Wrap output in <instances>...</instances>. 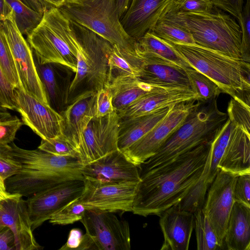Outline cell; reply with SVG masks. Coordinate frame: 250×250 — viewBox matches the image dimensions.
Returning <instances> with one entry per match:
<instances>
[{
	"mask_svg": "<svg viewBox=\"0 0 250 250\" xmlns=\"http://www.w3.org/2000/svg\"><path fill=\"white\" fill-rule=\"evenodd\" d=\"M211 142L198 145L165 165L141 173L132 212L144 217L159 216L180 203L202 176Z\"/></svg>",
	"mask_w": 250,
	"mask_h": 250,
	"instance_id": "6da1fadb",
	"label": "cell"
},
{
	"mask_svg": "<svg viewBox=\"0 0 250 250\" xmlns=\"http://www.w3.org/2000/svg\"><path fill=\"white\" fill-rule=\"evenodd\" d=\"M6 146L21 165L18 174L5 181L6 191L10 193L28 198L82 175L80 171L83 165L77 157L57 155L38 148L25 149L13 142Z\"/></svg>",
	"mask_w": 250,
	"mask_h": 250,
	"instance_id": "7a4b0ae2",
	"label": "cell"
},
{
	"mask_svg": "<svg viewBox=\"0 0 250 250\" xmlns=\"http://www.w3.org/2000/svg\"><path fill=\"white\" fill-rule=\"evenodd\" d=\"M228 119V114L218 109L217 99L198 100L183 124L139 166L140 174L165 165L198 145L211 142Z\"/></svg>",
	"mask_w": 250,
	"mask_h": 250,
	"instance_id": "3957f363",
	"label": "cell"
},
{
	"mask_svg": "<svg viewBox=\"0 0 250 250\" xmlns=\"http://www.w3.org/2000/svg\"><path fill=\"white\" fill-rule=\"evenodd\" d=\"M193 68L205 74L222 92L250 104V63L196 44L167 42Z\"/></svg>",
	"mask_w": 250,
	"mask_h": 250,
	"instance_id": "277c9868",
	"label": "cell"
},
{
	"mask_svg": "<svg viewBox=\"0 0 250 250\" xmlns=\"http://www.w3.org/2000/svg\"><path fill=\"white\" fill-rule=\"evenodd\" d=\"M75 38L70 21L55 7L43 13L40 22L27 36L33 55L40 64H59L75 73Z\"/></svg>",
	"mask_w": 250,
	"mask_h": 250,
	"instance_id": "5b68a950",
	"label": "cell"
},
{
	"mask_svg": "<svg viewBox=\"0 0 250 250\" xmlns=\"http://www.w3.org/2000/svg\"><path fill=\"white\" fill-rule=\"evenodd\" d=\"M169 13L186 27L196 44L241 59L240 26L221 9L215 6L207 13Z\"/></svg>",
	"mask_w": 250,
	"mask_h": 250,
	"instance_id": "8992f818",
	"label": "cell"
},
{
	"mask_svg": "<svg viewBox=\"0 0 250 250\" xmlns=\"http://www.w3.org/2000/svg\"><path fill=\"white\" fill-rule=\"evenodd\" d=\"M71 22L83 26L112 44L134 50L136 41L125 31L116 0H69L59 7Z\"/></svg>",
	"mask_w": 250,
	"mask_h": 250,
	"instance_id": "52a82bcc",
	"label": "cell"
},
{
	"mask_svg": "<svg viewBox=\"0 0 250 250\" xmlns=\"http://www.w3.org/2000/svg\"><path fill=\"white\" fill-rule=\"evenodd\" d=\"M113 212L86 209L80 220L92 245V250H129L128 223L119 219Z\"/></svg>",
	"mask_w": 250,
	"mask_h": 250,
	"instance_id": "ba28073f",
	"label": "cell"
},
{
	"mask_svg": "<svg viewBox=\"0 0 250 250\" xmlns=\"http://www.w3.org/2000/svg\"><path fill=\"white\" fill-rule=\"evenodd\" d=\"M22 88L41 102L49 104L43 85L38 73L33 50L15 23L13 12L1 22Z\"/></svg>",
	"mask_w": 250,
	"mask_h": 250,
	"instance_id": "9c48e42d",
	"label": "cell"
},
{
	"mask_svg": "<svg viewBox=\"0 0 250 250\" xmlns=\"http://www.w3.org/2000/svg\"><path fill=\"white\" fill-rule=\"evenodd\" d=\"M198 100L173 106L166 117L145 136L123 151L133 164L139 166L154 155L166 140L184 123Z\"/></svg>",
	"mask_w": 250,
	"mask_h": 250,
	"instance_id": "30bf717a",
	"label": "cell"
},
{
	"mask_svg": "<svg viewBox=\"0 0 250 250\" xmlns=\"http://www.w3.org/2000/svg\"><path fill=\"white\" fill-rule=\"evenodd\" d=\"M120 117L115 110L101 117H94L83 131L77 150L84 166L118 149Z\"/></svg>",
	"mask_w": 250,
	"mask_h": 250,
	"instance_id": "8fae6325",
	"label": "cell"
},
{
	"mask_svg": "<svg viewBox=\"0 0 250 250\" xmlns=\"http://www.w3.org/2000/svg\"><path fill=\"white\" fill-rule=\"evenodd\" d=\"M14 97L16 110L20 114L23 124L42 139L53 138L63 133V116L49 104L41 102L22 86L14 88Z\"/></svg>",
	"mask_w": 250,
	"mask_h": 250,
	"instance_id": "7c38bea8",
	"label": "cell"
},
{
	"mask_svg": "<svg viewBox=\"0 0 250 250\" xmlns=\"http://www.w3.org/2000/svg\"><path fill=\"white\" fill-rule=\"evenodd\" d=\"M84 181V188L79 199L86 209L132 212L138 182L109 184L85 179Z\"/></svg>",
	"mask_w": 250,
	"mask_h": 250,
	"instance_id": "4fadbf2b",
	"label": "cell"
},
{
	"mask_svg": "<svg viewBox=\"0 0 250 250\" xmlns=\"http://www.w3.org/2000/svg\"><path fill=\"white\" fill-rule=\"evenodd\" d=\"M126 56L140 81L155 86L191 88L185 70L180 66L135 49V51L128 52Z\"/></svg>",
	"mask_w": 250,
	"mask_h": 250,
	"instance_id": "5bb4252c",
	"label": "cell"
},
{
	"mask_svg": "<svg viewBox=\"0 0 250 250\" xmlns=\"http://www.w3.org/2000/svg\"><path fill=\"white\" fill-rule=\"evenodd\" d=\"M84 186V179L67 180L27 198L26 202L32 230L70 202L79 198Z\"/></svg>",
	"mask_w": 250,
	"mask_h": 250,
	"instance_id": "9a60e30c",
	"label": "cell"
},
{
	"mask_svg": "<svg viewBox=\"0 0 250 250\" xmlns=\"http://www.w3.org/2000/svg\"><path fill=\"white\" fill-rule=\"evenodd\" d=\"M235 176L219 169L209 186L202 208L223 249L229 214L234 202L232 191Z\"/></svg>",
	"mask_w": 250,
	"mask_h": 250,
	"instance_id": "2e32d148",
	"label": "cell"
},
{
	"mask_svg": "<svg viewBox=\"0 0 250 250\" xmlns=\"http://www.w3.org/2000/svg\"><path fill=\"white\" fill-rule=\"evenodd\" d=\"M76 36L85 50L89 62L87 79L89 90L104 87L108 74V61L113 44L93 31L70 21Z\"/></svg>",
	"mask_w": 250,
	"mask_h": 250,
	"instance_id": "e0dca14e",
	"label": "cell"
},
{
	"mask_svg": "<svg viewBox=\"0 0 250 250\" xmlns=\"http://www.w3.org/2000/svg\"><path fill=\"white\" fill-rule=\"evenodd\" d=\"M21 195L10 193L0 199V227H7L13 232L16 250L42 249L36 241L26 200Z\"/></svg>",
	"mask_w": 250,
	"mask_h": 250,
	"instance_id": "ac0fdd59",
	"label": "cell"
},
{
	"mask_svg": "<svg viewBox=\"0 0 250 250\" xmlns=\"http://www.w3.org/2000/svg\"><path fill=\"white\" fill-rule=\"evenodd\" d=\"M139 167L117 149L83 166L80 173L84 179L103 183L139 182Z\"/></svg>",
	"mask_w": 250,
	"mask_h": 250,
	"instance_id": "d6986e66",
	"label": "cell"
},
{
	"mask_svg": "<svg viewBox=\"0 0 250 250\" xmlns=\"http://www.w3.org/2000/svg\"><path fill=\"white\" fill-rule=\"evenodd\" d=\"M192 100H199V97L191 88L159 87L117 113L120 119L134 118Z\"/></svg>",
	"mask_w": 250,
	"mask_h": 250,
	"instance_id": "ffe728a7",
	"label": "cell"
},
{
	"mask_svg": "<svg viewBox=\"0 0 250 250\" xmlns=\"http://www.w3.org/2000/svg\"><path fill=\"white\" fill-rule=\"evenodd\" d=\"M159 217L164 237L161 250H188L194 229L193 213L181 209L177 204Z\"/></svg>",
	"mask_w": 250,
	"mask_h": 250,
	"instance_id": "44dd1931",
	"label": "cell"
},
{
	"mask_svg": "<svg viewBox=\"0 0 250 250\" xmlns=\"http://www.w3.org/2000/svg\"><path fill=\"white\" fill-rule=\"evenodd\" d=\"M96 99V92L87 89L77 96L61 113L64 119L63 134L76 151L83 131L95 116Z\"/></svg>",
	"mask_w": 250,
	"mask_h": 250,
	"instance_id": "7402d4cb",
	"label": "cell"
},
{
	"mask_svg": "<svg viewBox=\"0 0 250 250\" xmlns=\"http://www.w3.org/2000/svg\"><path fill=\"white\" fill-rule=\"evenodd\" d=\"M170 0H130L121 19L125 32L135 41L151 29Z\"/></svg>",
	"mask_w": 250,
	"mask_h": 250,
	"instance_id": "603a6c76",
	"label": "cell"
},
{
	"mask_svg": "<svg viewBox=\"0 0 250 250\" xmlns=\"http://www.w3.org/2000/svg\"><path fill=\"white\" fill-rule=\"evenodd\" d=\"M218 168L235 176L250 174V134L234 127Z\"/></svg>",
	"mask_w": 250,
	"mask_h": 250,
	"instance_id": "cb8c5ba5",
	"label": "cell"
},
{
	"mask_svg": "<svg viewBox=\"0 0 250 250\" xmlns=\"http://www.w3.org/2000/svg\"><path fill=\"white\" fill-rule=\"evenodd\" d=\"M34 59L49 105L57 112L62 113V106L68 101L69 88L71 83L68 82L69 76L64 77L62 75V72L67 67L56 63L41 64L34 56Z\"/></svg>",
	"mask_w": 250,
	"mask_h": 250,
	"instance_id": "d4e9b609",
	"label": "cell"
},
{
	"mask_svg": "<svg viewBox=\"0 0 250 250\" xmlns=\"http://www.w3.org/2000/svg\"><path fill=\"white\" fill-rule=\"evenodd\" d=\"M173 106L139 117L120 119L118 149L124 151L145 136L166 117Z\"/></svg>",
	"mask_w": 250,
	"mask_h": 250,
	"instance_id": "484cf974",
	"label": "cell"
},
{
	"mask_svg": "<svg viewBox=\"0 0 250 250\" xmlns=\"http://www.w3.org/2000/svg\"><path fill=\"white\" fill-rule=\"evenodd\" d=\"M224 246L229 250H250V207L234 202L228 221Z\"/></svg>",
	"mask_w": 250,
	"mask_h": 250,
	"instance_id": "4316f807",
	"label": "cell"
},
{
	"mask_svg": "<svg viewBox=\"0 0 250 250\" xmlns=\"http://www.w3.org/2000/svg\"><path fill=\"white\" fill-rule=\"evenodd\" d=\"M105 86L108 87L112 93V104L117 112L125 109L142 97L162 87L151 85L131 77L114 80Z\"/></svg>",
	"mask_w": 250,
	"mask_h": 250,
	"instance_id": "83f0119b",
	"label": "cell"
},
{
	"mask_svg": "<svg viewBox=\"0 0 250 250\" xmlns=\"http://www.w3.org/2000/svg\"><path fill=\"white\" fill-rule=\"evenodd\" d=\"M135 49L170 62L185 70L192 68L185 59L168 42L148 30L136 41Z\"/></svg>",
	"mask_w": 250,
	"mask_h": 250,
	"instance_id": "f1b7e54d",
	"label": "cell"
},
{
	"mask_svg": "<svg viewBox=\"0 0 250 250\" xmlns=\"http://www.w3.org/2000/svg\"><path fill=\"white\" fill-rule=\"evenodd\" d=\"M149 30L164 41L178 44H195L186 27L169 13H163Z\"/></svg>",
	"mask_w": 250,
	"mask_h": 250,
	"instance_id": "f546056e",
	"label": "cell"
},
{
	"mask_svg": "<svg viewBox=\"0 0 250 250\" xmlns=\"http://www.w3.org/2000/svg\"><path fill=\"white\" fill-rule=\"evenodd\" d=\"M235 125L228 118L218 130L210 146V161L206 185L208 189L214 180L219 170L218 168L228 144L229 138Z\"/></svg>",
	"mask_w": 250,
	"mask_h": 250,
	"instance_id": "4dcf8cb0",
	"label": "cell"
},
{
	"mask_svg": "<svg viewBox=\"0 0 250 250\" xmlns=\"http://www.w3.org/2000/svg\"><path fill=\"white\" fill-rule=\"evenodd\" d=\"M197 249L216 250L222 249L216 234L202 208L193 213Z\"/></svg>",
	"mask_w": 250,
	"mask_h": 250,
	"instance_id": "1f68e13d",
	"label": "cell"
},
{
	"mask_svg": "<svg viewBox=\"0 0 250 250\" xmlns=\"http://www.w3.org/2000/svg\"><path fill=\"white\" fill-rule=\"evenodd\" d=\"M12 9L17 26L23 35L28 36L39 24L43 14L30 8L21 0H6Z\"/></svg>",
	"mask_w": 250,
	"mask_h": 250,
	"instance_id": "d6a6232c",
	"label": "cell"
},
{
	"mask_svg": "<svg viewBox=\"0 0 250 250\" xmlns=\"http://www.w3.org/2000/svg\"><path fill=\"white\" fill-rule=\"evenodd\" d=\"M108 67L106 85L116 79L127 77L137 78V72L125 56L124 49L116 44H113L109 57Z\"/></svg>",
	"mask_w": 250,
	"mask_h": 250,
	"instance_id": "836d02e7",
	"label": "cell"
},
{
	"mask_svg": "<svg viewBox=\"0 0 250 250\" xmlns=\"http://www.w3.org/2000/svg\"><path fill=\"white\" fill-rule=\"evenodd\" d=\"M192 90L198 94L199 100L208 102L217 99L222 93L218 85L209 77L193 68L185 70Z\"/></svg>",
	"mask_w": 250,
	"mask_h": 250,
	"instance_id": "e575fe53",
	"label": "cell"
},
{
	"mask_svg": "<svg viewBox=\"0 0 250 250\" xmlns=\"http://www.w3.org/2000/svg\"><path fill=\"white\" fill-rule=\"evenodd\" d=\"M0 66L5 77L14 88L21 86L14 59L0 21Z\"/></svg>",
	"mask_w": 250,
	"mask_h": 250,
	"instance_id": "d590c367",
	"label": "cell"
},
{
	"mask_svg": "<svg viewBox=\"0 0 250 250\" xmlns=\"http://www.w3.org/2000/svg\"><path fill=\"white\" fill-rule=\"evenodd\" d=\"M85 210V208L78 198L70 202L53 213L49 221L53 225L72 224L83 218Z\"/></svg>",
	"mask_w": 250,
	"mask_h": 250,
	"instance_id": "8d00e7d4",
	"label": "cell"
},
{
	"mask_svg": "<svg viewBox=\"0 0 250 250\" xmlns=\"http://www.w3.org/2000/svg\"><path fill=\"white\" fill-rule=\"evenodd\" d=\"M215 6L210 0H170L162 13L167 12L207 13L211 11Z\"/></svg>",
	"mask_w": 250,
	"mask_h": 250,
	"instance_id": "74e56055",
	"label": "cell"
},
{
	"mask_svg": "<svg viewBox=\"0 0 250 250\" xmlns=\"http://www.w3.org/2000/svg\"><path fill=\"white\" fill-rule=\"evenodd\" d=\"M228 118L235 125L250 134V106L243 101L232 98L228 106Z\"/></svg>",
	"mask_w": 250,
	"mask_h": 250,
	"instance_id": "f35d334b",
	"label": "cell"
},
{
	"mask_svg": "<svg viewBox=\"0 0 250 250\" xmlns=\"http://www.w3.org/2000/svg\"><path fill=\"white\" fill-rule=\"evenodd\" d=\"M75 47L77 52V67L75 75L69 88V96L86 82L90 70L87 55L75 35Z\"/></svg>",
	"mask_w": 250,
	"mask_h": 250,
	"instance_id": "ab89813d",
	"label": "cell"
},
{
	"mask_svg": "<svg viewBox=\"0 0 250 250\" xmlns=\"http://www.w3.org/2000/svg\"><path fill=\"white\" fill-rule=\"evenodd\" d=\"M38 148L55 155L73 156L78 158L75 148L63 134L51 139H42Z\"/></svg>",
	"mask_w": 250,
	"mask_h": 250,
	"instance_id": "60d3db41",
	"label": "cell"
},
{
	"mask_svg": "<svg viewBox=\"0 0 250 250\" xmlns=\"http://www.w3.org/2000/svg\"><path fill=\"white\" fill-rule=\"evenodd\" d=\"M239 24L241 31V59L250 63V0H246L243 6Z\"/></svg>",
	"mask_w": 250,
	"mask_h": 250,
	"instance_id": "b9f144b4",
	"label": "cell"
},
{
	"mask_svg": "<svg viewBox=\"0 0 250 250\" xmlns=\"http://www.w3.org/2000/svg\"><path fill=\"white\" fill-rule=\"evenodd\" d=\"M23 123L16 116L11 114L0 118V145L13 142L16 135L23 125Z\"/></svg>",
	"mask_w": 250,
	"mask_h": 250,
	"instance_id": "7bdbcfd3",
	"label": "cell"
},
{
	"mask_svg": "<svg viewBox=\"0 0 250 250\" xmlns=\"http://www.w3.org/2000/svg\"><path fill=\"white\" fill-rule=\"evenodd\" d=\"M21 169L20 163L8 152L6 145H0V177L2 180L5 181L18 174Z\"/></svg>",
	"mask_w": 250,
	"mask_h": 250,
	"instance_id": "ee69618b",
	"label": "cell"
},
{
	"mask_svg": "<svg viewBox=\"0 0 250 250\" xmlns=\"http://www.w3.org/2000/svg\"><path fill=\"white\" fill-rule=\"evenodd\" d=\"M232 195L234 202L250 207V174L235 177Z\"/></svg>",
	"mask_w": 250,
	"mask_h": 250,
	"instance_id": "f6af8a7d",
	"label": "cell"
},
{
	"mask_svg": "<svg viewBox=\"0 0 250 250\" xmlns=\"http://www.w3.org/2000/svg\"><path fill=\"white\" fill-rule=\"evenodd\" d=\"M112 94L110 89L105 86L96 92L95 117H101L113 112Z\"/></svg>",
	"mask_w": 250,
	"mask_h": 250,
	"instance_id": "bcb514c9",
	"label": "cell"
},
{
	"mask_svg": "<svg viewBox=\"0 0 250 250\" xmlns=\"http://www.w3.org/2000/svg\"><path fill=\"white\" fill-rule=\"evenodd\" d=\"M0 105L7 109L16 110L14 88L5 77L0 66Z\"/></svg>",
	"mask_w": 250,
	"mask_h": 250,
	"instance_id": "7dc6e473",
	"label": "cell"
},
{
	"mask_svg": "<svg viewBox=\"0 0 250 250\" xmlns=\"http://www.w3.org/2000/svg\"><path fill=\"white\" fill-rule=\"evenodd\" d=\"M59 250H85L86 237L82 230L74 228L70 231L66 242Z\"/></svg>",
	"mask_w": 250,
	"mask_h": 250,
	"instance_id": "c3c4849f",
	"label": "cell"
},
{
	"mask_svg": "<svg viewBox=\"0 0 250 250\" xmlns=\"http://www.w3.org/2000/svg\"><path fill=\"white\" fill-rule=\"evenodd\" d=\"M217 7L235 17L239 22L243 7L244 0H210Z\"/></svg>",
	"mask_w": 250,
	"mask_h": 250,
	"instance_id": "681fc988",
	"label": "cell"
},
{
	"mask_svg": "<svg viewBox=\"0 0 250 250\" xmlns=\"http://www.w3.org/2000/svg\"><path fill=\"white\" fill-rule=\"evenodd\" d=\"M0 250H16L14 233L7 227H0Z\"/></svg>",
	"mask_w": 250,
	"mask_h": 250,
	"instance_id": "f907efd6",
	"label": "cell"
},
{
	"mask_svg": "<svg viewBox=\"0 0 250 250\" xmlns=\"http://www.w3.org/2000/svg\"><path fill=\"white\" fill-rule=\"evenodd\" d=\"M21 0L30 8L42 14L46 10L52 8L42 0Z\"/></svg>",
	"mask_w": 250,
	"mask_h": 250,
	"instance_id": "816d5d0a",
	"label": "cell"
},
{
	"mask_svg": "<svg viewBox=\"0 0 250 250\" xmlns=\"http://www.w3.org/2000/svg\"><path fill=\"white\" fill-rule=\"evenodd\" d=\"M13 10L6 0H0V21L7 19L12 14Z\"/></svg>",
	"mask_w": 250,
	"mask_h": 250,
	"instance_id": "f5cc1de1",
	"label": "cell"
},
{
	"mask_svg": "<svg viewBox=\"0 0 250 250\" xmlns=\"http://www.w3.org/2000/svg\"><path fill=\"white\" fill-rule=\"evenodd\" d=\"M130 1V0H116L117 10L120 20L127 10Z\"/></svg>",
	"mask_w": 250,
	"mask_h": 250,
	"instance_id": "db71d44e",
	"label": "cell"
},
{
	"mask_svg": "<svg viewBox=\"0 0 250 250\" xmlns=\"http://www.w3.org/2000/svg\"><path fill=\"white\" fill-rule=\"evenodd\" d=\"M51 7H60L64 2V0H42Z\"/></svg>",
	"mask_w": 250,
	"mask_h": 250,
	"instance_id": "11a10c76",
	"label": "cell"
},
{
	"mask_svg": "<svg viewBox=\"0 0 250 250\" xmlns=\"http://www.w3.org/2000/svg\"><path fill=\"white\" fill-rule=\"evenodd\" d=\"M6 108L3 107L0 105V118L7 116L10 114Z\"/></svg>",
	"mask_w": 250,
	"mask_h": 250,
	"instance_id": "9f6ffc18",
	"label": "cell"
},
{
	"mask_svg": "<svg viewBox=\"0 0 250 250\" xmlns=\"http://www.w3.org/2000/svg\"><path fill=\"white\" fill-rule=\"evenodd\" d=\"M0 190L4 191V192H7L6 191L5 185V181L2 180V179L0 177Z\"/></svg>",
	"mask_w": 250,
	"mask_h": 250,
	"instance_id": "6f0895ef",
	"label": "cell"
},
{
	"mask_svg": "<svg viewBox=\"0 0 250 250\" xmlns=\"http://www.w3.org/2000/svg\"><path fill=\"white\" fill-rule=\"evenodd\" d=\"M10 193L8 192H4L0 190V199L4 198L8 196Z\"/></svg>",
	"mask_w": 250,
	"mask_h": 250,
	"instance_id": "680465c9",
	"label": "cell"
},
{
	"mask_svg": "<svg viewBox=\"0 0 250 250\" xmlns=\"http://www.w3.org/2000/svg\"><path fill=\"white\" fill-rule=\"evenodd\" d=\"M67 0H64V1H67Z\"/></svg>",
	"mask_w": 250,
	"mask_h": 250,
	"instance_id": "91938a15",
	"label": "cell"
}]
</instances>
